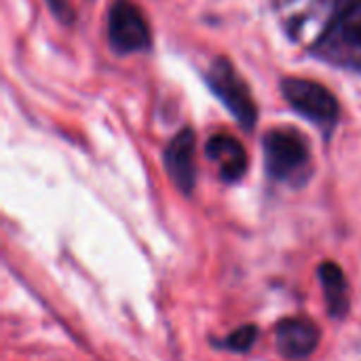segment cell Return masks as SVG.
I'll return each instance as SVG.
<instances>
[{
	"instance_id": "cell-1",
	"label": "cell",
	"mask_w": 361,
	"mask_h": 361,
	"mask_svg": "<svg viewBox=\"0 0 361 361\" xmlns=\"http://www.w3.org/2000/svg\"><path fill=\"white\" fill-rule=\"evenodd\" d=\"M207 82L212 87V91L224 102V106L231 110V114L241 123L243 129H254L256 125V106L254 99L245 87V82L239 78V74L235 72V68L231 66L228 59L218 57L209 72H207Z\"/></svg>"
},
{
	"instance_id": "cell-2",
	"label": "cell",
	"mask_w": 361,
	"mask_h": 361,
	"mask_svg": "<svg viewBox=\"0 0 361 361\" xmlns=\"http://www.w3.org/2000/svg\"><path fill=\"white\" fill-rule=\"evenodd\" d=\"M281 93L294 110H298L300 114L309 116L315 123L334 121L338 114V99L334 97V93L315 80L294 76L283 78Z\"/></svg>"
},
{
	"instance_id": "cell-3",
	"label": "cell",
	"mask_w": 361,
	"mask_h": 361,
	"mask_svg": "<svg viewBox=\"0 0 361 361\" xmlns=\"http://www.w3.org/2000/svg\"><path fill=\"white\" fill-rule=\"evenodd\" d=\"M110 42L121 53L144 51L150 47V32L142 13L129 0H116L108 15Z\"/></svg>"
},
{
	"instance_id": "cell-4",
	"label": "cell",
	"mask_w": 361,
	"mask_h": 361,
	"mask_svg": "<svg viewBox=\"0 0 361 361\" xmlns=\"http://www.w3.org/2000/svg\"><path fill=\"white\" fill-rule=\"evenodd\" d=\"M264 159L269 173L277 180H286L307 163V146L296 133L271 131L264 137Z\"/></svg>"
},
{
	"instance_id": "cell-5",
	"label": "cell",
	"mask_w": 361,
	"mask_h": 361,
	"mask_svg": "<svg viewBox=\"0 0 361 361\" xmlns=\"http://www.w3.org/2000/svg\"><path fill=\"white\" fill-rule=\"evenodd\" d=\"M165 167L173 184L182 192H190L195 188L197 167H195V133L192 129L180 131L165 150Z\"/></svg>"
},
{
	"instance_id": "cell-6",
	"label": "cell",
	"mask_w": 361,
	"mask_h": 361,
	"mask_svg": "<svg viewBox=\"0 0 361 361\" xmlns=\"http://www.w3.org/2000/svg\"><path fill=\"white\" fill-rule=\"evenodd\" d=\"M319 345V330L313 322L302 317L283 319L277 326V347L288 360H305Z\"/></svg>"
},
{
	"instance_id": "cell-7",
	"label": "cell",
	"mask_w": 361,
	"mask_h": 361,
	"mask_svg": "<svg viewBox=\"0 0 361 361\" xmlns=\"http://www.w3.org/2000/svg\"><path fill=\"white\" fill-rule=\"evenodd\" d=\"M205 154L220 167V176L226 182H237L247 171V152L243 144L233 135H214L205 144Z\"/></svg>"
},
{
	"instance_id": "cell-8",
	"label": "cell",
	"mask_w": 361,
	"mask_h": 361,
	"mask_svg": "<svg viewBox=\"0 0 361 361\" xmlns=\"http://www.w3.org/2000/svg\"><path fill=\"white\" fill-rule=\"evenodd\" d=\"M319 281L326 294V305L332 317H343L349 311V288L345 273L334 262H324L319 267Z\"/></svg>"
},
{
	"instance_id": "cell-9",
	"label": "cell",
	"mask_w": 361,
	"mask_h": 361,
	"mask_svg": "<svg viewBox=\"0 0 361 361\" xmlns=\"http://www.w3.org/2000/svg\"><path fill=\"white\" fill-rule=\"evenodd\" d=\"M338 25H341V34L347 42L361 47V0L345 8Z\"/></svg>"
},
{
	"instance_id": "cell-10",
	"label": "cell",
	"mask_w": 361,
	"mask_h": 361,
	"mask_svg": "<svg viewBox=\"0 0 361 361\" xmlns=\"http://www.w3.org/2000/svg\"><path fill=\"white\" fill-rule=\"evenodd\" d=\"M256 336H258V328L256 326H243V328H239L237 332H233L228 338H226V349H231V351H247L252 345H254V341H256Z\"/></svg>"
},
{
	"instance_id": "cell-11",
	"label": "cell",
	"mask_w": 361,
	"mask_h": 361,
	"mask_svg": "<svg viewBox=\"0 0 361 361\" xmlns=\"http://www.w3.org/2000/svg\"><path fill=\"white\" fill-rule=\"evenodd\" d=\"M47 2H49V8L61 21H72V8H70V2L68 0H47Z\"/></svg>"
}]
</instances>
